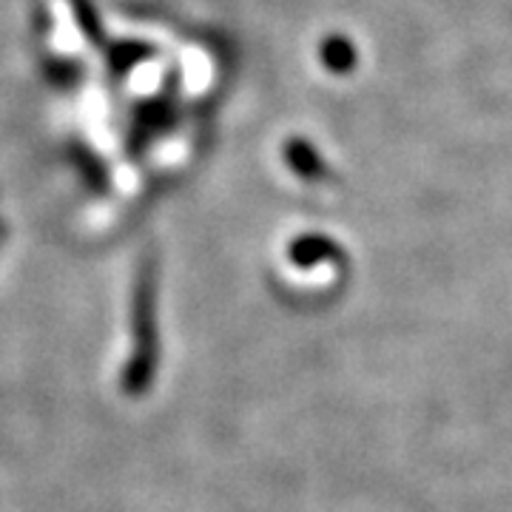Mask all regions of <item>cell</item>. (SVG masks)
Listing matches in <instances>:
<instances>
[{"mask_svg":"<svg viewBox=\"0 0 512 512\" xmlns=\"http://www.w3.org/2000/svg\"><path fill=\"white\" fill-rule=\"evenodd\" d=\"M322 60H325V66H328L330 72L350 74L356 69V63H359V55H356V49H353V43H350L348 37L336 35L325 40Z\"/></svg>","mask_w":512,"mask_h":512,"instance_id":"1","label":"cell"}]
</instances>
